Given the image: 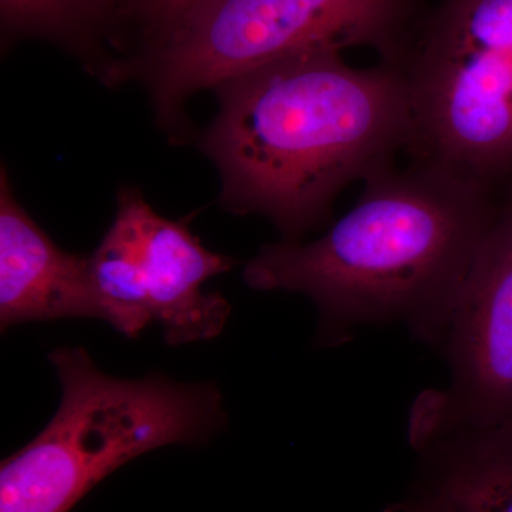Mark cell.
Wrapping results in <instances>:
<instances>
[{"mask_svg": "<svg viewBox=\"0 0 512 512\" xmlns=\"http://www.w3.org/2000/svg\"><path fill=\"white\" fill-rule=\"evenodd\" d=\"M67 318L103 320L89 256L57 247L0 178V326Z\"/></svg>", "mask_w": 512, "mask_h": 512, "instance_id": "52a82bcc", "label": "cell"}, {"mask_svg": "<svg viewBox=\"0 0 512 512\" xmlns=\"http://www.w3.org/2000/svg\"><path fill=\"white\" fill-rule=\"evenodd\" d=\"M141 261L153 320L163 326L168 345L204 342L220 335L231 306L220 293L202 291V285L231 271L235 259L208 251L185 222L165 220L147 205Z\"/></svg>", "mask_w": 512, "mask_h": 512, "instance_id": "ba28073f", "label": "cell"}, {"mask_svg": "<svg viewBox=\"0 0 512 512\" xmlns=\"http://www.w3.org/2000/svg\"><path fill=\"white\" fill-rule=\"evenodd\" d=\"M62 402L46 429L0 467V512H70L128 461L197 444L225 424L220 390L164 376L104 375L82 348L50 353Z\"/></svg>", "mask_w": 512, "mask_h": 512, "instance_id": "3957f363", "label": "cell"}, {"mask_svg": "<svg viewBox=\"0 0 512 512\" xmlns=\"http://www.w3.org/2000/svg\"><path fill=\"white\" fill-rule=\"evenodd\" d=\"M343 53L276 60L215 86L218 113L200 148L221 177V205L268 218L284 241L325 224L333 202L416 138L403 67Z\"/></svg>", "mask_w": 512, "mask_h": 512, "instance_id": "6da1fadb", "label": "cell"}, {"mask_svg": "<svg viewBox=\"0 0 512 512\" xmlns=\"http://www.w3.org/2000/svg\"><path fill=\"white\" fill-rule=\"evenodd\" d=\"M413 157L505 187L512 181V0H440L403 63Z\"/></svg>", "mask_w": 512, "mask_h": 512, "instance_id": "5b68a950", "label": "cell"}, {"mask_svg": "<svg viewBox=\"0 0 512 512\" xmlns=\"http://www.w3.org/2000/svg\"><path fill=\"white\" fill-rule=\"evenodd\" d=\"M434 512H451V511L446 510V508H437V510Z\"/></svg>", "mask_w": 512, "mask_h": 512, "instance_id": "9a60e30c", "label": "cell"}, {"mask_svg": "<svg viewBox=\"0 0 512 512\" xmlns=\"http://www.w3.org/2000/svg\"><path fill=\"white\" fill-rule=\"evenodd\" d=\"M443 342L450 389L414 419L419 447L512 421V181L458 291Z\"/></svg>", "mask_w": 512, "mask_h": 512, "instance_id": "8992f818", "label": "cell"}, {"mask_svg": "<svg viewBox=\"0 0 512 512\" xmlns=\"http://www.w3.org/2000/svg\"><path fill=\"white\" fill-rule=\"evenodd\" d=\"M416 22V0H197L148 37L130 80L181 137L192 94L276 60L369 47L402 67Z\"/></svg>", "mask_w": 512, "mask_h": 512, "instance_id": "277c9868", "label": "cell"}, {"mask_svg": "<svg viewBox=\"0 0 512 512\" xmlns=\"http://www.w3.org/2000/svg\"><path fill=\"white\" fill-rule=\"evenodd\" d=\"M121 3H123L124 13H126L127 18L138 19V13H140L144 0H121Z\"/></svg>", "mask_w": 512, "mask_h": 512, "instance_id": "5bb4252c", "label": "cell"}, {"mask_svg": "<svg viewBox=\"0 0 512 512\" xmlns=\"http://www.w3.org/2000/svg\"><path fill=\"white\" fill-rule=\"evenodd\" d=\"M460 433L427 497L451 512H512V421Z\"/></svg>", "mask_w": 512, "mask_h": 512, "instance_id": "30bf717a", "label": "cell"}, {"mask_svg": "<svg viewBox=\"0 0 512 512\" xmlns=\"http://www.w3.org/2000/svg\"><path fill=\"white\" fill-rule=\"evenodd\" d=\"M386 512H433L426 500L414 504H397L387 508Z\"/></svg>", "mask_w": 512, "mask_h": 512, "instance_id": "4fadbf2b", "label": "cell"}, {"mask_svg": "<svg viewBox=\"0 0 512 512\" xmlns=\"http://www.w3.org/2000/svg\"><path fill=\"white\" fill-rule=\"evenodd\" d=\"M120 16H126L121 0H0L5 35L59 43L107 84H114V67L103 40Z\"/></svg>", "mask_w": 512, "mask_h": 512, "instance_id": "8fae6325", "label": "cell"}, {"mask_svg": "<svg viewBox=\"0 0 512 512\" xmlns=\"http://www.w3.org/2000/svg\"><path fill=\"white\" fill-rule=\"evenodd\" d=\"M197 0H144L138 13V22L144 30V37H150L177 13Z\"/></svg>", "mask_w": 512, "mask_h": 512, "instance_id": "7c38bea8", "label": "cell"}, {"mask_svg": "<svg viewBox=\"0 0 512 512\" xmlns=\"http://www.w3.org/2000/svg\"><path fill=\"white\" fill-rule=\"evenodd\" d=\"M147 205L141 192L121 191L116 218L89 255L103 320L127 338H137L154 322L141 261V227Z\"/></svg>", "mask_w": 512, "mask_h": 512, "instance_id": "9c48e42d", "label": "cell"}, {"mask_svg": "<svg viewBox=\"0 0 512 512\" xmlns=\"http://www.w3.org/2000/svg\"><path fill=\"white\" fill-rule=\"evenodd\" d=\"M363 183L355 207L323 237L262 248L245 265V284L311 298L325 343L343 342L355 326L384 322L443 342L505 188L420 157L403 170L387 165Z\"/></svg>", "mask_w": 512, "mask_h": 512, "instance_id": "7a4b0ae2", "label": "cell"}]
</instances>
